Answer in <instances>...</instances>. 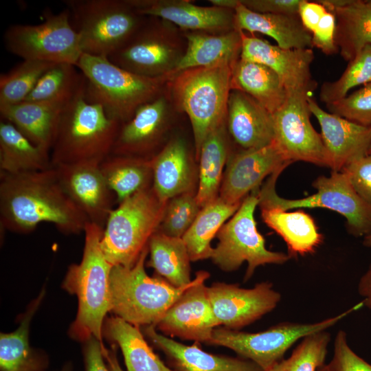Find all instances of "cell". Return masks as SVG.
Wrapping results in <instances>:
<instances>
[{
  "mask_svg": "<svg viewBox=\"0 0 371 371\" xmlns=\"http://www.w3.org/2000/svg\"><path fill=\"white\" fill-rule=\"evenodd\" d=\"M88 222L63 190L54 167L0 173V225L3 229L27 233L49 223L62 233L72 234L84 232Z\"/></svg>",
  "mask_w": 371,
  "mask_h": 371,
  "instance_id": "1",
  "label": "cell"
},
{
  "mask_svg": "<svg viewBox=\"0 0 371 371\" xmlns=\"http://www.w3.org/2000/svg\"><path fill=\"white\" fill-rule=\"evenodd\" d=\"M85 85L86 80L61 112L50 152L52 166L101 163L111 155L121 124L110 118L100 104L87 99Z\"/></svg>",
  "mask_w": 371,
  "mask_h": 371,
  "instance_id": "2",
  "label": "cell"
},
{
  "mask_svg": "<svg viewBox=\"0 0 371 371\" xmlns=\"http://www.w3.org/2000/svg\"><path fill=\"white\" fill-rule=\"evenodd\" d=\"M102 232L100 226L87 223L81 262L69 267L63 283L78 301L76 335L87 340L94 337L101 342L103 319L111 308L110 275L113 267L101 247Z\"/></svg>",
  "mask_w": 371,
  "mask_h": 371,
  "instance_id": "3",
  "label": "cell"
},
{
  "mask_svg": "<svg viewBox=\"0 0 371 371\" xmlns=\"http://www.w3.org/2000/svg\"><path fill=\"white\" fill-rule=\"evenodd\" d=\"M86 79L85 95L100 104L108 116L121 124L137 109L161 95L168 77L138 75L113 63L107 57L82 54L77 65Z\"/></svg>",
  "mask_w": 371,
  "mask_h": 371,
  "instance_id": "4",
  "label": "cell"
},
{
  "mask_svg": "<svg viewBox=\"0 0 371 371\" xmlns=\"http://www.w3.org/2000/svg\"><path fill=\"white\" fill-rule=\"evenodd\" d=\"M234 64L190 68L173 74V97L190 120L197 160L207 137L226 123Z\"/></svg>",
  "mask_w": 371,
  "mask_h": 371,
  "instance_id": "5",
  "label": "cell"
},
{
  "mask_svg": "<svg viewBox=\"0 0 371 371\" xmlns=\"http://www.w3.org/2000/svg\"><path fill=\"white\" fill-rule=\"evenodd\" d=\"M148 245L131 267L115 265L110 275L111 308L117 317L135 326L155 325L180 295L195 282L176 287L161 277L152 278L144 265Z\"/></svg>",
  "mask_w": 371,
  "mask_h": 371,
  "instance_id": "6",
  "label": "cell"
},
{
  "mask_svg": "<svg viewBox=\"0 0 371 371\" xmlns=\"http://www.w3.org/2000/svg\"><path fill=\"white\" fill-rule=\"evenodd\" d=\"M167 203L159 199L151 186L118 203L108 217L101 239L110 264L126 267L135 264L158 230Z\"/></svg>",
  "mask_w": 371,
  "mask_h": 371,
  "instance_id": "7",
  "label": "cell"
},
{
  "mask_svg": "<svg viewBox=\"0 0 371 371\" xmlns=\"http://www.w3.org/2000/svg\"><path fill=\"white\" fill-rule=\"evenodd\" d=\"M82 54L109 57L142 23L128 1L65 0Z\"/></svg>",
  "mask_w": 371,
  "mask_h": 371,
  "instance_id": "8",
  "label": "cell"
},
{
  "mask_svg": "<svg viewBox=\"0 0 371 371\" xmlns=\"http://www.w3.org/2000/svg\"><path fill=\"white\" fill-rule=\"evenodd\" d=\"M283 170L271 175L259 189L258 205L276 207L283 210L293 208L322 207L345 217L348 232L355 236L371 234V206L356 192L347 176L332 171L330 177L320 176L313 183L317 192L305 198L286 199L276 192L277 179Z\"/></svg>",
  "mask_w": 371,
  "mask_h": 371,
  "instance_id": "9",
  "label": "cell"
},
{
  "mask_svg": "<svg viewBox=\"0 0 371 371\" xmlns=\"http://www.w3.org/2000/svg\"><path fill=\"white\" fill-rule=\"evenodd\" d=\"M258 192L259 188L247 195L236 213L220 229L216 235L218 243L210 258L224 271H235L246 261L248 266L244 282L249 280L258 267L281 265L291 258L289 254L266 248L265 238L258 232L254 218Z\"/></svg>",
  "mask_w": 371,
  "mask_h": 371,
  "instance_id": "10",
  "label": "cell"
},
{
  "mask_svg": "<svg viewBox=\"0 0 371 371\" xmlns=\"http://www.w3.org/2000/svg\"><path fill=\"white\" fill-rule=\"evenodd\" d=\"M361 306V302L342 313L317 323L284 322L258 333L215 328L209 344L229 348L241 358L250 360L264 371H268L284 359L286 352L297 340L325 330Z\"/></svg>",
  "mask_w": 371,
  "mask_h": 371,
  "instance_id": "11",
  "label": "cell"
},
{
  "mask_svg": "<svg viewBox=\"0 0 371 371\" xmlns=\"http://www.w3.org/2000/svg\"><path fill=\"white\" fill-rule=\"evenodd\" d=\"M68 10L46 13L38 24H16L4 34L7 49L23 60L76 66L82 54L79 38Z\"/></svg>",
  "mask_w": 371,
  "mask_h": 371,
  "instance_id": "12",
  "label": "cell"
},
{
  "mask_svg": "<svg viewBox=\"0 0 371 371\" xmlns=\"http://www.w3.org/2000/svg\"><path fill=\"white\" fill-rule=\"evenodd\" d=\"M311 95L288 93L285 102L272 113L274 142L289 161L308 162L326 166V152L321 134L310 121L308 98Z\"/></svg>",
  "mask_w": 371,
  "mask_h": 371,
  "instance_id": "13",
  "label": "cell"
},
{
  "mask_svg": "<svg viewBox=\"0 0 371 371\" xmlns=\"http://www.w3.org/2000/svg\"><path fill=\"white\" fill-rule=\"evenodd\" d=\"M182 56L179 54L178 47L168 40L158 24L142 22L133 34L108 58L133 73L159 78L172 76Z\"/></svg>",
  "mask_w": 371,
  "mask_h": 371,
  "instance_id": "14",
  "label": "cell"
},
{
  "mask_svg": "<svg viewBox=\"0 0 371 371\" xmlns=\"http://www.w3.org/2000/svg\"><path fill=\"white\" fill-rule=\"evenodd\" d=\"M207 294L218 326L239 330L273 311L281 295L272 283L262 282L254 288L214 282L207 286Z\"/></svg>",
  "mask_w": 371,
  "mask_h": 371,
  "instance_id": "15",
  "label": "cell"
},
{
  "mask_svg": "<svg viewBox=\"0 0 371 371\" xmlns=\"http://www.w3.org/2000/svg\"><path fill=\"white\" fill-rule=\"evenodd\" d=\"M205 271L196 273L195 282L168 308L155 328L165 335L209 344L218 326L207 294Z\"/></svg>",
  "mask_w": 371,
  "mask_h": 371,
  "instance_id": "16",
  "label": "cell"
},
{
  "mask_svg": "<svg viewBox=\"0 0 371 371\" xmlns=\"http://www.w3.org/2000/svg\"><path fill=\"white\" fill-rule=\"evenodd\" d=\"M239 32L242 39L240 58L271 69L278 76L288 93L311 95L317 87L310 70L314 59L312 48L282 49L265 40L249 36L245 32Z\"/></svg>",
  "mask_w": 371,
  "mask_h": 371,
  "instance_id": "17",
  "label": "cell"
},
{
  "mask_svg": "<svg viewBox=\"0 0 371 371\" xmlns=\"http://www.w3.org/2000/svg\"><path fill=\"white\" fill-rule=\"evenodd\" d=\"M291 162L286 159L273 142L250 150H240L229 155L218 196L229 204L241 203L249 193L259 188L263 179Z\"/></svg>",
  "mask_w": 371,
  "mask_h": 371,
  "instance_id": "18",
  "label": "cell"
},
{
  "mask_svg": "<svg viewBox=\"0 0 371 371\" xmlns=\"http://www.w3.org/2000/svg\"><path fill=\"white\" fill-rule=\"evenodd\" d=\"M100 164L85 161L53 167L63 190L89 222L104 229L116 198Z\"/></svg>",
  "mask_w": 371,
  "mask_h": 371,
  "instance_id": "19",
  "label": "cell"
},
{
  "mask_svg": "<svg viewBox=\"0 0 371 371\" xmlns=\"http://www.w3.org/2000/svg\"><path fill=\"white\" fill-rule=\"evenodd\" d=\"M308 103L321 127L326 167L341 172L347 165L368 155L371 126L359 125L326 112L311 96L308 98Z\"/></svg>",
  "mask_w": 371,
  "mask_h": 371,
  "instance_id": "20",
  "label": "cell"
},
{
  "mask_svg": "<svg viewBox=\"0 0 371 371\" xmlns=\"http://www.w3.org/2000/svg\"><path fill=\"white\" fill-rule=\"evenodd\" d=\"M136 12L169 21L185 30L225 32L234 30V10L199 6L186 0H127Z\"/></svg>",
  "mask_w": 371,
  "mask_h": 371,
  "instance_id": "21",
  "label": "cell"
},
{
  "mask_svg": "<svg viewBox=\"0 0 371 371\" xmlns=\"http://www.w3.org/2000/svg\"><path fill=\"white\" fill-rule=\"evenodd\" d=\"M168 107L161 95L139 106L129 120L120 125L111 155L149 159L147 155L165 129Z\"/></svg>",
  "mask_w": 371,
  "mask_h": 371,
  "instance_id": "22",
  "label": "cell"
},
{
  "mask_svg": "<svg viewBox=\"0 0 371 371\" xmlns=\"http://www.w3.org/2000/svg\"><path fill=\"white\" fill-rule=\"evenodd\" d=\"M226 124L229 134L241 150L262 148L274 141L272 113L241 91H230Z\"/></svg>",
  "mask_w": 371,
  "mask_h": 371,
  "instance_id": "23",
  "label": "cell"
},
{
  "mask_svg": "<svg viewBox=\"0 0 371 371\" xmlns=\"http://www.w3.org/2000/svg\"><path fill=\"white\" fill-rule=\"evenodd\" d=\"M144 333L175 371H264L250 360L208 353L196 342L188 346L176 341L159 333L153 325L144 326Z\"/></svg>",
  "mask_w": 371,
  "mask_h": 371,
  "instance_id": "24",
  "label": "cell"
},
{
  "mask_svg": "<svg viewBox=\"0 0 371 371\" xmlns=\"http://www.w3.org/2000/svg\"><path fill=\"white\" fill-rule=\"evenodd\" d=\"M234 29L259 32L273 38L282 49L312 48V34L299 14L260 13L250 10L238 0L234 9Z\"/></svg>",
  "mask_w": 371,
  "mask_h": 371,
  "instance_id": "25",
  "label": "cell"
},
{
  "mask_svg": "<svg viewBox=\"0 0 371 371\" xmlns=\"http://www.w3.org/2000/svg\"><path fill=\"white\" fill-rule=\"evenodd\" d=\"M66 103L23 101L0 106L1 117L36 146L51 152Z\"/></svg>",
  "mask_w": 371,
  "mask_h": 371,
  "instance_id": "26",
  "label": "cell"
},
{
  "mask_svg": "<svg viewBox=\"0 0 371 371\" xmlns=\"http://www.w3.org/2000/svg\"><path fill=\"white\" fill-rule=\"evenodd\" d=\"M152 187L159 199L172 198L190 192L193 174L188 149L180 139L171 141L151 159Z\"/></svg>",
  "mask_w": 371,
  "mask_h": 371,
  "instance_id": "27",
  "label": "cell"
},
{
  "mask_svg": "<svg viewBox=\"0 0 371 371\" xmlns=\"http://www.w3.org/2000/svg\"><path fill=\"white\" fill-rule=\"evenodd\" d=\"M186 38L187 48L172 75L190 68L234 64L240 58L242 39L237 30L218 35L191 33Z\"/></svg>",
  "mask_w": 371,
  "mask_h": 371,
  "instance_id": "28",
  "label": "cell"
},
{
  "mask_svg": "<svg viewBox=\"0 0 371 371\" xmlns=\"http://www.w3.org/2000/svg\"><path fill=\"white\" fill-rule=\"evenodd\" d=\"M260 210L265 223L286 243L291 258L312 254L322 243L323 236L313 218L304 211L287 212L276 207Z\"/></svg>",
  "mask_w": 371,
  "mask_h": 371,
  "instance_id": "29",
  "label": "cell"
},
{
  "mask_svg": "<svg viewBox=\"0 0 371 371\" xmlns=\"http://www.w3.org/2000/svg\"><path fill=\"white\" fill-rule=\"evenodd\" d=\"M326 10L335 16V43L342 58L349 62L371 45V0H349L342 6Z\"/></svg>",
  "mask_w": 371,
  "mask_h": 371,
  "instance_id": "30",
  "label": "cell"
},
{
  "mask_svg": "<svg viewBox=\"0 0 371 371\" xmlns=\"http://www.w3.org/2000/svg\"><path fill=\"white\" fill-rule=\"evenodd\" d=\"M231 87L248 94L271 113L282 106L288 95L274 71L262 64L241 58L233 66Z\"/></svg>",
  "mask_w": 371,
  "mask_h": 371,
  "instance_id": "31",
  "label": "cell"
},
{
  "mask_svg": "<svg viewBox=\"0 0 371 371\" xmlns=\"http://www.w3.org/2000/svg\"><path fill=\"white\" fill-rule=\"evenodd\" d=\"M50 151L36 146L11 123L0 122V173L14 175L52 168Z\"/></svg>",
  "mask_w": 371,
  "mask_h": 371,
  "instance_id": "32",
  "label": "cell"
},
{
  "mask_svg": "<svg viewBox=\"0 0 371 371\" xmlns=\"http://www.w3.org/2000/svg\"><path fill=\"white\" fill-rule=\"evenodd\" d=\"M229 157L226 123L212 131L204 141L199 160V187L196 200L201 208L216 200L223 180V170Z\"/></svg>",
  "mask_w": 371,
  "mask_h": 371,
  "instance_id": "33",
  "label": "cell"
},
{
  "mask_svg": "<svg viewBox=\"0 0 371 371\" xmlns=\"http://www.w3.org/2000/svg\"><path fill=\"white\" fill-rule=\"evenodd\" d=\"M148 266L170 284L181 287L192 282L191 260L182 238L169 236L157 230L148 242Z\"/></svg>",
  "mask_w": 371,
  "mask_h": 371,
  "instance_id": "34",
  "label": "cell"
},
{
  "mask_svg": "<svg viewBox=\"0 0 371 371\" xmlns=\"http://www.w3.org/2000/svg\"><path fill=\"white\" fill-rule=\"evenodd\" d=\"M241 203L229 204L219 196L201 207L194 221L182 237L191 261L210 258L214 248L211 241L225 221L232 216Z\"/></svg>",
  "mask_w": 371,
  "mask_h": 371,
  "instance_id": "35",
  "label": "cell"
},
{
  "mask_svg": "<svg viewBox=\"0 0 371 371\" xmlns=\"http://www.w3.org/2000/svg\"><path fill=\"white\" fill-rule=\"evenodd\" d=\"M100 166L117 203L151 186V159L110 155Z\"/></svg>",
  "mask_w": 371,
  "mask_h": 371,
  "instance_id": "36",
  "label": "cell"
},
{
  "mask_svg": "<svg viewBox=\"0 0 371 371\" xmlns=\"http://www.w3.org/2000/svg\"><path fill=\"white\" fill-rule=\"evenodd\" d=\"M106 328L122 350L128 371H175L153 352L138 326L115 317L108 319Z\"/></svg>",
  "mask_w": 371,
  "mask_h": 371,
  "instance_id": "37",
  "label": "cell"
},
{
  "mask_svg": "<svg viewBox=\"0 0 371 371\" xmlns=\"http://www.w3.org/2000/svg\"><path fill=\"white\" fill-rule=\"evenodd\" d=\"M74 65L54 64L41 77L24 101L67 103L85 82Z\"/></svg>",
  "mask_w": 371,
  "mask_h": 371,
  "instance_id": "38",
  "label": "cell"
},
{
  "mask_svg": "<svg viewBox=\"0 0 371 371\" xmlns=\"http://www.w3.org/2000/svg\"><path fill=\"white\" fill-rule=\"evenodd\" d=\"M44 291H42L15 331L1 334V371H34L35 370V362L29 345L28 333L31 319L41 303Z\"/></svg>",
  "mask_w": 371,
  "mask_h": 371,
  "instance_id": "39",
  "label": "cell"
},
{
  "mask_svg": "<svg viewBox=\"0 0 371 371\" xmlns=\"http://www.w3.org/2000/svg\"><path fill=\"white\" fill-rule=\"evenodd\" d=\"M54 64L23 60L10 71L0 76V106L23 102L41 77Z\"/></svg>",
  "mask_w": 371,
  "mask_h": 371,
  "instance_id": "40",
  "label": "cell"
},
{
  "mask_svg": "<svg viewBox=\"0 0 371 371\" xmlns=\"http://www.w3.org/2000/svg\"><path fill=\"white\" fill-rule=\"evenodd\" d=\"M371 82V45L366 46L352 60L339 79L323 83L320 100L326 104L347 95L352 88Z\"/></svg>",
  "mask_w": 371,
  "mask_h": 371,
  "instance_id": "41",
  "label": "cell"
},
{
  "mask_svg": "<svg viewBox=\"0 0 371 371\" xmlns=\"http://www.w3.org/2000/svg\"><path fill=\"white\" fill-rule=\"evenodd\" d=\"M330 340V335L325 330L306 336L288 359L268 371H317L324 364Z\"/></svg>",
  "mask_w": 371,
  "mask_h": 371,
  "instance_id": "42",
  "label": "cell"
},
{
  "mask_svg": "<svg viewBox=\"0 0 371 371\" xmlns=\"http://www.w3.org/2000/svg\"><path fill=\"white\" fill-rule=\"evenodd\" d=\"M200 210L191 191L176 196L168 201L158 230L169 236L182 238Z\"/></svg>",
  "mask_w": 371,
  "mask_h": 371,
  "instance_id": "43",
  "label": "cell"
},
{
  "mask_svg": "<svg viewBox=\"0 0 371 371\" xmlns=\"http://www.w3.org/2000/svg\"><path fill=\"white\" fill-rule=\"evenodd\" d=\"M326 105L331 113L359 125L371 126V82Z\"/></svg>",
  "mask_w": 371,
  "mask_h": 371,
  "instance_id": "44",
  "label": "cell"
},
{
  "mask_svg": "<svg viewBox=\"0 0 371 371\" xmlns=\"http://www.w3.org/2000/svg\"><path fill=\"white\" fill-rule=\"evenodd\" d=\"M326 366L328 371H371V365L349 347L346 334L343 330L336 335L333 357Z\"/></svg>",
  "mask_w": 371,
  "mask_h": 371,
  "instance_id": "45",
  "label": "cell"
},
{
  "mask_svg": "<svg viewBox=\"0 0 371 371\" xmlns=\"http://www.w3.org/2000/svg\"><path fill=\"white\" fill-rule=\"evenodd\" d=\"M341 172L347 176L359 196L371 206V155L350 163Z\"/></svg>",
  "mask_w": 371,
  "mask_h": 371,
  "instance_id": "46",
  "label": "cell"
},
{
  "mask_svg": "<svg viewBox=\"0 0 371 371\" xmlns=\"http://www.w3.org/2000/svg\"><path fill=\"white\" fill-rule=\"evenodd\" d=\"M336 19L334 14L326 10L317 27L312 33V45L323 53L330 55L337 52L335 34Z\"/></svg>",
  "mask_w": 371,
  "mask_h": 371,
  "instance_id": "47",
  "label": "cell"
},
{
  "mask_svg": "<svg viewBox=\"0 0 371 371\" xmlns=\"http://www.w3.org/2000/svg\"><path fill=\"white\" fill-rule=\"evenodd\" d=\"M254 12L269 14H298L302 0H240Z\"/></svg>",
  "mask_w": 371,
  "mask_h": 371,
  "instance_id": "48",
  "label": "cell"
},
{
  "mask_svg": "<svg viewBox=\"0 0 371 371\" xmlns=\"http://www.w3.org/2000/svg\"><path fill=\"white\" fill-rule=\"evenodd\" d=\"M326 11V8L317 1L302 0L298 14L304 27L312 34Z\"/></svg>",
  "mask_w": 371,
  "mask_h": 371,
  "instance_id": "49",
  "label": "cell"
},
{
  "mask_svg": "<svg viewBox=\"0 0 371 371\" xmlns=\"http://www.w3.org/2000/svg\"><path fill=\"white\" fill-rule=\"evenodd\" d=\"M103 347L102 342L94 337L87 339L85 350L86 371H111L104 361Z\"/></svg>",
  "mask_w": 371,
  "mask_h": 371,
  "instance_id": "50",
  "label": "cell"
},
{
  "mask_svg": "<svg viewBox=\"0 0 371 371\" xmlns=\"http://www.w3.org/2000/svg\"><path fill=\"white\" fill-rule=\"evenodd\" d=\"M358 291L364 297L363 305L371 308V264L359 281Z\"/></svg>",
  "mask_w": 371,
  "mask_h": 371,
  "instance_id": "51",
  "label": "cell"
},
{
  "mask_svg": "<svg viewBox=\"0 0 371 371\" xmlns=\"http://www.w3.org/2000/svg\"><path fill=\"white\" fill-rule=\"evenodd\" d=\"M102 351L111 371H124L118 362L115 349L108 350L104 347Z\"/></svg>",
  "mask_w": 371,
  "mask_h": 371,
  "instance_id": "52",
  "label": "cell"
},
{
  "mask_svg": "<svg viewBox=\"0 0 371 371\" xmlns=\"http://www.w3.org/2000/svg\"><path fill=\"white\" fill-rule=\"evenodd\" d=\"M363 243L366 247H371V234L364 236Z\"/></svg>",
  "mask_w": 371,
  "mask_h": 371,
  "instance_id": "53",
  "label": "cell"
},
{
  "mask_svg": "<svg viewBox=\"0 0 371 371\" xmlns=\"http://www.w3.org/2000/svg\"><path fill=\"white\" fill-rule=\"evenodd\" d=\"M317 371H328L326 364H324L320 366Z\"/></svg>",
  "mask_w": 371,
  "mask_h": 371,
  "instance_id": "54",
  "label": "cell"
},
{
  "mask_svg": "<svg viewBox=\"0 0 371 371\" xmlns=\"http://www.w3.org/2000/svg\"><path fill=\"white\" fill-rule=\"evenodd\" d=\"M62 371H70L69 368H65Z\"/></svg>",
  "mask_w": 371,
  "mask_h": 371,
  "instance_id": "55",
  "label": "cell"
},
{
  "mask_svg": "<svg viewBox=\"0 0 371 371\" xmlns=\"http://www.w3.org/2000/svg\"><path fill=\"white\" fill-rule=\"evenodd\" d=\"M368 155H371V146H370L369 151H368Z\"/></svg>",
  "mask_w": 371,
  "mask_h": 371,
  "instance_id": "56",
  "label": "cell"
}]
</instances>
